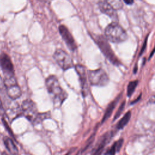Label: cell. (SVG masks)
<instances>
[{"label": "cell", "mask_w": 155, "mask_h": 155, "mask_svg": "<svg viewBox=\"0 0 155 155\" xmlns=\"http://www.w3.org/2000/svg\"><path fill=\"white\" fill-rule=\"evenodd\" d=\"M114 133L112 131L106 132L102 134L93 148L91 155H102L105 146L109 143Z\"/></svg>", "instance_id": "8"}, {"label": "cell", "mask_w": 155, "mask_h": 155, "mask_svg": "<svg viewBox=\"0 0 155 155\" xmlns=\"http://www.w3.org/2000/svg\"><path fill=\"white\" fill-rule=\"evenodd\" d=\"M4 143L6 148L12 155H18L19 152L18 148L12 139L8 137H5L4 138Z\"/></svg>", "instance_id": "15"}, {"label": "cell", "mask_w": 155, "mask_h": 155, "mask_svg": "<svg viewBox=\"0 0 155 155\" xmlns=\"http://www.w3.org/2000/svg\"><path fill=\"white\" fill-rule=\"evenodd\" d=\"M88 79L91 85L97 87L105 86L109 82L108 74L101 68L90 71L88 72Z\"/></svg>", "instance_id": "4"}, {"label": "cell", "mask_w": 155, "mask_h": 155, "mask_svg": "<svg viewBox=\"0 0 155 155\" xmlns=\"http://www.w3.org/2000/svg\"><path fill=\"white\" fill-rule=\"evenodd\" d=\"M105 35L107 40L113 43H120L127 39L126 31L116 22L107 25L105 29Z\"/></svg>", "instance_id": "2"}, {"label": "cell", "mask_w": 155, "mask_h": 155, "mask_svg": "<svg viewBox=\"0 0 155 155\" xmlns=\"http://www.w3.org/2000/svg\"><path fill=\"white\" fill-rule=\"evenodd\" d=\"M94 40L97 44L99 48L101 49L104 56L114 65H118L120 64L119 60L116 56L115 54L113 51L110 44L107 40L103 36L96 35L94 38Z\"/></svg>", "instance_id": "3"}, {"label": "cell", "mask_w": 155, "mask_h": 155, "mask_svg": "<svg viewBox=\"0 0 155 155\" xmlns=\"http://www.w3.org/2000/svg\"><path fill=\"white\" fill-rule=\"evenodd\" d=\"M75 70L79 76L82 94L84 97H85L87 95L88 91L86 69L84 65L77 64L75 65Z\"/></svg>", "instance_id": "9"}, {"label": "cell", "mask_w": 155, "mask_h": 155, "mask_svg": "<svg viewBox=\"0 0 155 155\" xmlns=\"http://www.w3.org/2000/svg\"><path fill=\"white\" fill-rule=\"evenodd\" d=\"M147 38H146V40H145V42H144V44H143V47H142V50H141V51H140V54H142V53H143V50H144V48H145V46H146V43H147Z\"/></svg>", "instance_id": "24"}, {"label": "cell", "mask_w": 155, "mask_h": 155, "mask_svg": "<svg viewBox=\"0 0 155 155\" xmlns=\"http://www.w3.org/2000/svg\"><path fill=\"white\" fill-rule=\"evenodd\" d=\"M131 111H127L116 124V128L117 130L122 129L128 123L131 118Z\"/></svg>", "instance_id": "16"}, {"label": "cell", "mask_w": 155, "mask_h": 155, "mask_svg": "<svg viewBox=\"0 0 155 155\" xmlns=\"http://www.w3.org/2000/svg\"><path fill=\"white\" fill-rule=\"evenodd\" d=\"M45 85L54 104L61 105L67 97V94L61 88L57 78L54 75L49 76L45 80Z\"/></svg>", "instance_id": "1"}, {"label": "cell", "mask_w": 155, "mask_h": 155, "mask_svg": "<svg viewBox=\"0 0 155 155\" xmlns=\"http://www.w3.org/2000/svg\"><path fill=\"white\" fill-rule=\"evenodd\" d=\"M137 84H138V81H137V80L130 82V83L128 84V87H127V96L128 97H130L132 95V94L134 91Z\"/></svg>", "instance_id": "17"}, {"label": "cell", "mask_w": 155, "mask_h": 155, "mask_svg": "<svg viewBox=\"0 0 155 155\" xmlns=\"http://www.w3.org/2000/svg\"><path fill=\"white\" fill-rule=\"evenodd\" d=\"M59 31L67 47L72 51L76 50L77 49L76 43L68 29L65 25H61L59 27Z\"/></svg>", "instance_id": "11"}, {"label": "cell", "mask_w": 155, "mask_h": 155, "mask_svg": "<svg viewBox=\"0 0 155 155\" xmlns=\"http://www.w3.org/2000/svg\"><path fill=\"white\" fill-rule=\"evenodd\" d=\"M108 2L115 10H119L122 7V3L121 0H105Z\"/></svg>", "instance_id": "18"}, {"label": "cell", "mask_w": 155, "mask_h": 155, "mask_svg": "<svg viewBox=\"0 0 155 155\" xmlns=\"http://www.w3.org/2000/svg\"><path fill=\"white\" fill-rule=\"evenodd\" d=\"M154 49H153V51H152V52H151V54H150V57H149V59H150V58H151V56H152V55H153V53H154Z\"/></svg>", "instance_id": "28"}, {"label": "cell", "mask_w": 155, "mask_h": 155, "mask_svg": "<svg viewBox=\"0 0 155 155\" xmlns=\"http://www.w3.org/2000/svg\"><path fill=\"white\" fill-rule=\"evenodd\" d=\"M120 96H118L114 101H113L110 104H109V105H108L106 110H105V112L104 114V116L101 120V124H103L104 122H105L111 116V113H113L116 105H117V102L119 101V99H120Z\"/></svg>", "instance_id": "13"}, {"label": "cell", "mask_w": 155, "mask_h": 155, "mask_svg": "<svg viewBox=\"0 0 155 155\" xmlns=\"http://www.w3.org/2000/svg\"><path fill=\"white\" fill-rule=\"evenodd\" d=\"M3 81L4 87L6 89L7 94L10 99L15 100L21 96L22 92L20 87L17 84L15 76L6 77L4 78Z\"/></svg>", "instance_id": "6"}, {"label": "cell", "mask_w": 155, "mask_h": 155, "mask_svg": "<svg viewBox=\"0 0 155 155\" xmlns=\"http://www.w3.org/2000/svg\"><path fill=\"white\" fill-rule=\"evenodd\" d=\"M53 57L58 65L64 71L72 68L73 66L71 57L62 49H57L54 51Z\"/></svg>", "instance_id": "5"}, {"label": "cell", "mask_w": 155, "mask_h": 155, "mask_svg": "<svg viewBox=\"0 0 155 155\" xmlns=\"http://www.w3.org/2000/svg\"><path fill=\"white\" fill-rule=\"evenodd\" d=\"M123 143L124 139L122 138L119 139L117 141L114 142L111 147H110L106 150L105 155H115L116 153L119 152L122 148Z\"/></svg>", "instance_id": "14"}, {"label": "cell", "mask_w": 155, "mask_h": 155, "mask_svg": "<svg viewBox=\"0 0 155 155\" xmlns=\"http://www.w3.org/2000/svg\"><path fill=\"white\" fill-rule=\"evenodd\" d=\"M73 151H72V149L70 150V151H69L68 152H67V153H66L65 155H70V154H71V153Z\"/></svg>", "instance_id": "27"}, {"label": "cell", "mask_w": 155, "mask_h": 155, "mask_svg": "<svg viewBox=\"0 0 155 155\" xmlns=\"http://www.w3.org/2000/svg\"><path fill=\"white\" fill-rule=\"evenodd\" d=\"M140 97H141V95H139V96L136 99H135L134 101H132V102H131V104H135L136 102H137V101H138L139 100V99L140 98Z\"/></svg>", "instance_id": "25"}, {"label": "cell", "mask_w": 155, "mask_h": 155, "mask_svg": "<svg viewBox=\"0 0 155 155\" xmlns=\"http://www.w3.org/2000/svg\"><path fill=\"white\" fill-rule=\"evenodd\" d=\"M21 110L24 116L30 121H34L38 114L35 103L30 99H26L23 101Z\"/></svg>", "instance_id": "7"}, {"label": "cell", "mask_w": 155, "mask_h": 155, "mask_svg": "<svg viewBox=\"0 0 155 155\" xmlns=\"http://www.w3.org/2000/svg\"><path fill=\"white\" fill-rule=\"evenodd\" d=\"M125 102L124 101L119 106V107L118 108V109L116 111V114H114V118H113V120H115L116 119H117L121 114V113H122L124 109V107H125Z\"/></svg>", "instance_id": "20"}, {"label": "cell", "mask_w": 155, "mask_h": 155, "mask_svg": "<svg viewBox=\"0 0 155 155\" xmlns=\"http://www.w3.org/2000/svg\"><path fill=\"white\" fill-rule=\"evenodd\" d=\"M0 65L2 69L5 78L15 76L14 68L12 61L8 55L5 53L0 55Z\"/></svg>", "instance_id": "10"}, {"label": "cell", "mask_w": 155, "mask_h": 155, "mask_svg": "<svg viewBox=\"0 0 155 155\" xmlns=\"http://www.w3.org/2000/svg\"><path fill=\"white\" fill-rule=\"evenodd\" d=\"M4 111V109H3V106H2V102H1V100L0 99V112L2 113Z\"/></svg>", "instance_id": "26"}, {"label": "cell", "mask_w": 155, "mask_h": 155, "mask_svg": "<svg viewBox=\"0 0 155 155\" xmlns=\"http://www.w3.org/2000/svg\"><path fill=\"white\" fill-rule=\"evenodd\" d=\"M99 8L101 10V12L107 16H108L110 18H111L113 20L116 21L117 20V15L116 12V10L105 0L100 1L99 2Z\"/></svg>", "instance_id": "12"}, {"label": "cell", "mask_w": 155, "mask_h": 155, "mask_svg": "<svg viewBox=\"0 0 155 155\" xmlns=\"http://www.w3.org/2000/svg\"><path fill=\"white\" fill-rule=\"evenodd\" d=\"M3 87H4V81H3V79H2V78L1 77V76H0V90Z\"/></svg>", "instance_id": "22"}, {"label": "cell", "mask_w": 155, "mask_h": 155, "mask_svg": "<svg viewBox=\"0 0 155 155\" xmlns=\"http://www.w3.org/2000/svg\"><path fill=\"white\" fill-rule=\"evenodd\" d=\"M1 155H8V154L7 153H6V152H3L2 153V154Z\"/></svg>", "instance_id": "29"}, {"label": "cell", "mask_w": 155, "mask_h": 155, "mask_svg": "<svg viewBox=\"0 0 155 155\" xmlns=\"http://www.w3.org/2000/svg\"><path fill=\"white\" fill-rule=\"evenodd\" d=\"M43 3H45V4H50L51 2V0H38Z\"/></svg>", "instance_id": "23"}, {"label": "cell", "mask_w": 155, "mask_h": 155, "mask_svg": "<svg viewBox=\"0 0 155 155\" xmlns=\"http://www.w3.org/2000/svg\"><path fill=\"white\" fill-rule=\"evenodd\" d=\"M95 134H96V131H94V133H93V134H91V136L88 139V140H87V142L85 143V144L84 148L81 150V152H82V153H83V152H84L85 151H86L87 149H88V148H89V147L90 146V145L93 143V140H94V139Z\"/></svg>", "instance_id": "19"}, {"label": "cell", "mask_w": 155, "mask_h": 155, "mask_svg": "<svg viewBox=\"0 0 155 155\" xmlns=\"http://www.w3.org/2000/svg\"><path fill=\"white\" fill-rule=\"evenodd\" d=\"M124 2L128 5H131L133 4L134 2V0H123Z\"/></svg>", "instance_id": "21"}]
</instances>
